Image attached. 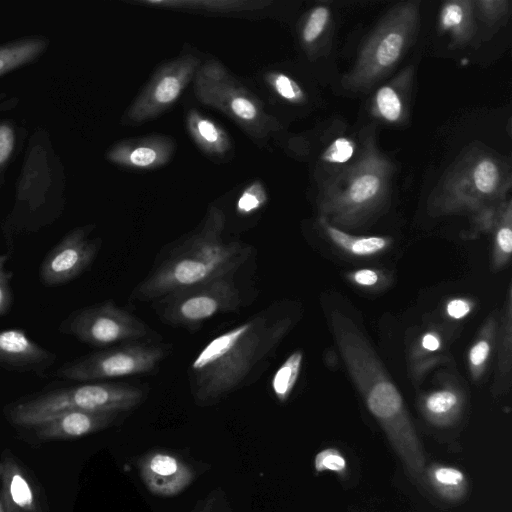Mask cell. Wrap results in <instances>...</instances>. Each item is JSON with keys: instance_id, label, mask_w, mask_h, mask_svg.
Returning <instances> with one entry per match:
<instances>
[{"instance_id": "4dcf8cb0", "label": "cell", "mask_w": 512, "mask_h": 512, "mask_svg": "<svg viewBox=\"0 0 512 512\" xmlns=\"http://www.w3.org/2000/svg\"><path fill=\"white\" fill-rule=\"evenodd\" d=\"M330 20L331 12L327 6L319 5L308 12L300 31L301 42L307 50H314L328 30Z\"/></svg>"}, {"instance_id": "d6a6232c", "label": "cell", "mask_w": 512, "mask_h": 512, "mask_svg": "<svg viewBox=\"0 0 512 512\" xmlns=\"http://www.w3.org/2000/svg\"><path fill=\"white\" fill-rule=\"evenodd\" d=\"M353 285L365 290H381L391 282L390 275L376 268H360L345 275Z\"/></svg>"}, {"instance_id": "30bf717a", "label": "cell", "mask_w": 512, "mask_h": 512, "mask_svg": "<svg viewBox=\"0 0 512 512\" xmlns=\"http://www.w3.org/2000/svg\"><path fill=\"white\" fill-rule=\"evenodd\" d=\"M233 276L218 277L160 298V317L170 325L196 328L218 314L236 311L242 299Z\"/></svg>"}, {"instance_id": "4fadbf2b", "label": "cell", "mask_w": 512, "mask_h": 512, "mask_svg": "<svg viewBox=\"0 0 512 512\" xmlns=\"http://www.w3.org/2000/svg\"><path fill=\"white\" fill-rule=\"evenodd\" d=\"M100 241L89 239L86 228L69 232L44 257L39 270L41 282L59 286L80 276L94 261Z\"/></svg>"}, {"instance_id": "3957f363", "label": "cell", "mask_w": 512, "mask_h": 512, "mask_svg": "<svg viewBox=\"0 0 512 512\" xmlns=\"http://www.w3.org/2000/svg\"><path fill=\"white\" fill-rule=\"evenodd\" d=\"M225 216L211 207L199 229L174 248L133 290L138 301L160 299L178 290L235 274L251 247L223 238Z\"/></svg>"}, {"instance_id": "7a4b0ae2", "label": "cell", "mask_w": 512, "mask_h": 512, "mask_svg": "<svg viewBox=\"0 0 512 512\" xmlns=\"http://www.w3.org/2000/svg\"><path fill=\"white\" fill-rule=\"evenodd\" d=\"M329 324L345 367L370 413L410 475L421 483L426 466L425 454L399 390L352 319L332 310Z\"/></svg>"}, {"instance_id": "f546056e", "label": "cell", "mask_w": 512, "mask_h": 512, "mask_svg": "<svg viewBox=\"0 0 512 512\" xmlns=\"http://www.w3.org/2000/svg\"><path fill=\"white\" fill-rule=\"evenodd\" d=\"M45 47L40 39H29L0 48V75L34 59Z\"/></svg>"}, {"instance_id": "7c38bea8", "label": "cell", "mask_w": 512, "mask_h": 512, "mask_svg": "<svg viewBox=\"0 0 512 512\" xmlns=\"http://www.w3.org/2000/svg\"><path fill=\"white\" fill-rule=\"evenodd\" d=\"M200 64L197 56L185 54L159 67L128 108V121L143 123L169 109L193 81Z\"/></svg>"}, {"instance_id": "2e32d148", "label": "cell", "mask_w": 512, "mask_h": 512, "mask_svg": "<svg viewBox=\"0 0 512 512\" xmlns=\"http://www.w3.org/2000/svg\"><path fill=\"white\" fill-rule=\"evenodd\" d=\"M55 360V354L39 346L24 330L13 328L0 331L1 368L41 372Z\"/></svg>"}, {"instance_id": "836d02e7", "label": "cell", "mask_w": 512, "mask_h": 512, "mask_svg": "<svg viewBox=\"0 0 512 512\" xmlns=\"http://www.w3.org/2000/svg\"><path fill=\"white\" fill-rule=\"evenodd\" d=\"M268 200L267 192L260 181L247 186L238 197L236 210L241 215H249L259 210Z\"/></svg>"}, {"instance_id": "1f68e13d", "label": "cell", "mask_w": 512, "mask_h": 512, "mask_svg": "<svg viewBox=\"0 0 512 512\" xmlns=\"http://www.w3.org/2000/svg\"><path fill=\"white\" fill-rule=\"evenodd\" d=\"M265 79L274 93L286 102L301 104L305 101L306 96L301 86L285 73L269 72Z\"/></svg>"}, {"instance_id": "52a82bcc", "label": "cell", "mask_w": 512, "mask_h": 512, "mask_svg": "<svg viewBox=\"0 0 512 512\" xmlns=\"http://www.w3.org/2000/svg\"><path fill=\"white\" fill-rule=\"evenodd\" d=\"M420 2L405 1L393 6L362 45L353 68L342 84L351 91H365L397 65L417 34Z\"/></svg>"}, {"instance_id": "6da1fadb", "label": "cell", "mask_w": 512, "mask_h": 512, "mask_svg": "<svg viewBox=\"0 0 512 512\" xmlns=\"http://www.w3.org/2000/svg\"><path fill=\"white\" fill-rule=\"evenodd\" d=\"M293 325V316L267 309L211 339L189 368L195 402L213 405L250 383Z\"/></svg>"}, {"instance_id": "277c9868", "label": "cell", "mask_w": 512, "mask_h": 512, "mask_svg": "<svg viewBox=\"0 0 512 512\" xmlns=\"http://www.w3.org/2000/svg\"><path fill=\"white\" fill-rule=\"evenodd\" d=\"M394 170L392 161L378 149L374 132L367 131L355 160L321 182L319 217L342 230L374 220L387 207Z\"/></svg>"}, {"instance_id": "4316f807", "label": "cell", "mask_w": 512, "mask_h": 512, "mask_svg": "<svg viewBox=\"0 0 512 512\" xmlns=\"http://www.w3.org/2000/svg\"><path fill=\"white\" fill-rule=\"evenodd\" d=\"M498 315L499 313L494 311L485 319L468 349L467 367L474 381L482 379L495 349Z\"/></svg>"}, {"instance_id": "8d00e7d4", "label": "cell", "mask_w": 512, "mask_h": 512, "mask_svg": "<svg viewBox=\"0 0 512 512\" xmlns=\"http://www.w3.org/2000/svg\"><path fill=\"white\" fill-rule=\"evenodd\" d=\"M9 492L12 501L20 508L31 509L33 506V493L26 479L15 472L9 483Z\"/></svg>"}, {"instance_id": "9c48e42d", "label": "cell", "mask_w": 512, "mask_h": 512, "mask_svg": "<svg viewBox=\"0 0 512 512\" xmlns=\"http://www.w3.org/2000/svg\"><path fill=\"white\" fill-rule=\"evenodd\" d=\"M165 354L160 345L126 342L65 363L55 375L69 381L99 382L145 374L154 371Z\"/></svg>"}, {"instance_id": "74e56055", "label": "cell", "mask_w": 512, "mask_h": 512, "mask_svg": "<svg viewBox=\"0 0 512 512\" xmlns=\"http://www.w3.org/2000/svg\"><path fill=\"white\" fill-rule=\"evenodd\" d=\"M190 512H233L226 494L215 489L199 500Z\"/></svg>"}, {"instance_id": "603a6c76", "label": "cell", "mask_w": 512, "mask_h": 512, "mask_svg": "<svg viewBox=\"0 0 512 512\" xmlns=\"http://www.w3.org/2000/svg\"><path fill=\"white\" fill-rule=\"evenodd\" d=\"M318 223L325 236L335 247L353 257L378 255L387 250L392 243V239L387 236L350 234L320 217Z\"/></svg>"}, {"instance_id": "e575fe53", "label": "cell", "mask_w": 512, "mask_h": 512, "mask_svg": "<svg viewBox=\"0 0 512 512\" xmlns=\"http://www.w3.org/2000/svg\"><path fill=\"white\" fill-rule=\"evenodd\" d=\"M356 149L355 142L347 137L335 139L325 149L322 154V160L331 164H344L354 155Z\"/></svg>"}, {"instance_id": "ac0fdd59", "label": "cell", "mask_w": 512, "mask_h": 512, "mask_svg": "<svg viewBox=\"0 0 512 512\" xmlns=\"http://www.w3.org/2000/svg\"><path fill=\"white\" fill-rule=\"evenodd\" d=\"M118 415L78 410L67 411L34 428L40 439L68 440L107 428L115 422Z\"/></svg>"}, {"instance_id": "5bb4252c", "label": "cell", "mask_w": 512, "mask_h": 512, "mask_svg": "<svg viewBox=\"0 0 512 512\" xmlns=\"http://www.w3.org/2000/svg\"><path fill=\"white\" fill-rule=\"evenodd\" d=\"M139 476L146 488L159 497L183 492L195 479V471L182 457L167 450H151L137 462Z\"/></svg>"}, {"instance_id": "cb8c5ba5", "label": "cell", "mask_w": 512, "mask_h": 512, "mask_svg": "<svg viewBox=\"0 0 512 512\" xmlns=\"http://www.w3.org/2000/svg\"><path fill=\"white\" fill-rule=\"evenodd\" d=\"M186 126L191 138L204 153L222 157L231 149L230 137L226 131L198 110L188 111Z\"/></svg>"}, {"instance_id": "83f0119b", "label": "cell", "mask_w": 512, "mask_h": 512, "mask_svg": "<svg viewBox=\"0 0 512 512\" xmlns=\"http://www.w3.org/2000/svg\"><path fill=\"white\" fill-rule=\"evenodd\" d=\"M491 269L502 270L507 266L512 254V204L510 198L504 204L493 227Z\"/></svg>"}, {"instance_id": "7bdbcfd3", "label": "cell", "mask_w": 512, "mask_h": 512, "mask_svg": "<svg viewBox=\"0 0 512 512\" xmlns=\"http://www.w3.org/2000/svg\"><path fill=\"white\" fill-rule=\"evenodd\" d=\"M0 512H4L3 511V507H2V504L0 503Z\"/></svg>"}, {"instance_id": "9a60e30c", "label": "cell", "mask_w": 512, "mask_h": 512, "mask_svg": "<svg viewBox=\"0 0 512 512\" xmlns=\"http://www.w3.org/2000/svg\"><path fill=\"white\" fill-rule=\"evenodd\" d=\"M175 151V142L164 135H148L118 142L108 152L114 164L138 170L157 169L168 163Z\"/></svg>"}, {"instance_id": "5b68a950", "label": "cell", "mask_w": 512, "mask_h": 512, "mask_svg": "<svg viewBox=\"0 0 512 512\" xmlns=\"http://www.w3.org/2000/svg\"><path fill=\"white\" fill-rule=\"evenodd\" d=\"M511 169L496 152L470 146L449 166L428 199L433 216L466 214L474 219L509 198Z\"/></svg>"}, {"instance_id": "8992f818", "label": "cell", "mask_w": 512, "mask_h": 512, "mask_svg": "<svg viewBox=\"0 0 512 512\" xmlns=\"http://www.w3.org/2000/svg\"><path fill=\"white\" fill-rule=\"evenodd\" d=\"M144 391L127 383L90 382L53 390L15 404L9 419L16 425L37 427L67 411L121 414L136 408Z\"/></svg>"}, {"instance_id": "d6986e66", "label": "cell", "mask_w": 512, "mask_h": 512, "mask_svg": "<svg viewBox=\"0 0 512 512\" xmlns=\"http://www.w3.org/2000/svg\"><path fill=\"white\" fill-rule=\"evenodd\" d=\"M496 367L492 394L500 396L509 392L511 388L512 372V287L508 286L502 310L498 315V328L496 336Z\"/></svg>"}, {"instance_id": "d590c367", "label": "cell", "mask_w": 512, "mask_h": 512, "mask_svg": "<svg viewBox=\"0 0 512 512\" xmlns=\"http://www.w3.org/2000/svg\"><path fill=\"white\" fill-rule=\"evenodd\" d=\"M511 2L508 0H477L474 1L475 11L482 20L489 24H494L505 17L510 12Z\"/></svg>"}, {"instance_id": "8fae6325", "label": "cell", "mask_w": 512, "mask_h": 512, "mask_svg": "<svg viewBox=\"0 0 512 512\" xmlns=\"http://www.w3.org/2000/svg\"><path fill=\"white\" fill-rule=\"evenodd\" d=\"M62 331L95 347L136 341L148 333L147 326L141 319L112 301L74 312L62 323Z\"/></svg>"}, {"instance_id": "f35d334b", "label": "cell", "mask_w": 512, "mask_h": 512, "mask_svg": "<svg viewBox=\"0 0 512 512\" xmlns=\"http://www.w3.org/2000/svg\"><path fill=\"white\" fill-rule=\"evenodd\" d=\"M315 468L317 471L343 472L346 469L345 458L337 450L329 448L316 455Z\"/></svg>"}, {"instance_id": "f1b7e54d", "label": "cell", "mask_w": 512, "mask_h": 512, "mask_svg": "<svg viewBox=\"0 0 512 512\" xmlns=\"http://www.w3.org/2000/svg\"><path fill=\"white\" fill-rule=\"evenodd\" d=\"M304 355L301 350L292 352L275 371L272 380V391L281 403L290 397L301 372Z\"/></svg>"}, {"instance_id": "7402d4cb", "label": "cell", "mask_w": 512, "mask_h": 512, "mask_svg": "<svg viewBox=\"0 0 512 512\" xmlns=\"http://www.w3.org/2000/svg\"><path fill=\"white\" fill-rule=\"evenodd\" d=\"M139 4L182 11L234 14L263 10L272 4L265 0H142Z\"/></svg>"}, {"instance_id": "ab89813d", "label": "cell", "mask_w": 512, "mask_h": 512, "mask_svg": "<svg viewBox=\"0 0 512 512\" xmlns=\"http://www.w3.org/2000/svg\"><path fill=\"white\" fill-rule=\"evenodd\" d=\"M8 255H0V317L8 312L12 304L10 274L5 270Z\"/></svg>"}, {"instance_id": "44dd1931", "label": "cell", "mask_w": 512, "mask_h": 512, "mask_svg": "<svg viewBox=\"0 0 512 512\" xmlns=\"http://www.w3.org/2000/svg\"><path fill=\"white\" fill-rule=\"evenodd\" d=\"M474 13L472 0H449L442 4L438 27L450 36L451 46L461 47L472 39L476 29Z\"/></svg>"}, {"instance_id": "b9f144b4", "label": "cell", "mask_w": 512, "mask_h": 512, "mask_svg": "<svg viewBox=\"0 0 512 512\" xmlns=\"http://www.w3.org/2000/svg\"><path fill=\"white\" fill-rule=\"evenodd\" d=\"M14 147V132L8 125H0V166L10 157Z\"/></svg>"}, {"instance_id": "484cf974", "label": "cell", "mask_w": 512, "mask_h": 512, "mask_svg": "<svg viewBox=\"0 0 512 512\" xmlns=\"http://www.w3.org/2000/svg\"><path fill=\"white\" fill-rule=\"evenodd\" d=\"M421 483L441 499L456 502L464 498L468 483L462 471L451 466L433 464L425 467Z\"/></svg>"}, {"instance_id": "ba28073f", "label": "cell", "mask_w": 512, "mask_h": 512, "mask_svg": "<svg viewBox=\"0 0 512 512\" xmlns=\"http://www.w3.org/2000/svg\"><path fill=\"white\" fill-rule=\"evenodd\" d=\"M195 97L227 115L249 136L266 138L277 127L263 103L219 61L201 62L193 78Z\"/></svg>"}, {"instance_id": "e0dca14e", "label": "cell", "mask_w": 512, "mask_h": 512, "mask_svg": "<svg viewBox=\"0 0 512 512\" xmlns=\"http://www.w3.org/2000/svg\"><path fill=\"white\" fill-rule=\"evenodd\" d=\"M465 405V394L456 380L449 376L434 389L422 394L418 407L431 425L448 427L461 417Z\"/></svg>"}, {"instance_id": "ffe728a7", "label": "cell", "mask_w": 512, "mask_h": 512, "mask_svg": "<svg viewBox=\"0 0 512 512\" xmlns=\"http://www.w3.org/2000/svg\"><path fill=\"white\" fill-rule=\"evenodd\" d=\"M412 71L406 68L391 82L381 86L372 100V113L378 119L390 124L403 121L407 115L408 89Z\"/></svg>"}, {"instance_id": "60d3db41", "label": "cell", "mask_w": 512, "mask_h": 512, "mask_svg": "<svg viewBox=\"0 0 512 512\" xmlns=\"http://www.w3.org/2000/svg\"><path fill=\"white\" fill-rule=\"evenodd\" d=\"M475 303L467 297H454L445 304L446 315L453 320H462L466 318L474 309Z\"/></svg>"}, {"instance_id": "d4e9b609", "label": "cell", "mask_w": 512, "mask_h": 512, "mask_svg": "<svg viewBox=\"0 0 512 512\" xmlns=\"http://www.w3.org/2000/svg\"><path fill=\"white\" fill-rule=\"evenodd\" d=\"M444 337L442 332L431 327L422 332L413 343L409 353L410 372L414 380H419L431 367L441 362Z\"/></svg>"}]
</instances>
